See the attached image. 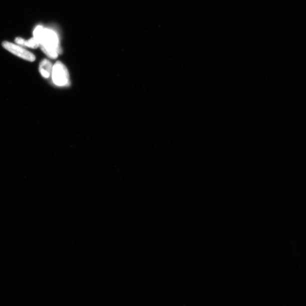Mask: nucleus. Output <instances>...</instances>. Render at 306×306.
Instances as JSON below:
<instances>
[{
  "instance_id": "1",
  "label": "nucleus",
  "mask_w": 306,
  "mask_h": 306,
  "mask_svg": "<svg viewBox=\"0 0 306 306\" xmlns=\"http://www.w3.org/2000/svg\"><path fill=\"white\" fill-rule=\"evenodd\" d=\"M33 37L38 41L42 50L47 57L53 59L58 58L62 50L59 37L55 30L38 25L34 30Z\"/></svg>"
},
{
  "instance_id": "2",
  "label": "nucleus",
  "mask_w": 306,
  "mask_h": 306,
  "mask_svg": "<svg viewBox=\"0 0 306 306\" xmlns=\"http://www.w3.org/2000/svg\"><path fill=\"white\" fill-rule=\"evenodd\" d=\"M51 77L53 83L59 87H65L70 83L68 69L61 62H57L54 65Z\"/></svg>"
},
{
  "instance_id": "3",
  "label": "nucleus",
  "mask_w": 306,
  "mask_h": 306,
  "mask_svg": "<svg viewBox=\"0 0 306 306\" xmlns=\"http://www.w3.org/2000/svg\"><path fill=\"white\" fill-rule=\"evenodd\" d=\"M2 46L11 53L27 61L33 62L36 60V56L23 46L7 41H4Z\"/></svg>"
},
{
  "instance_id": "4",
  "label": "nucleus",
  "mask_w": 306,
  "mask_h": 306,
  "mask_svg": "<svg viewBox=\"0 0 306 306\" xmlns=\"http://www.w3.org/2000/svg\"><path fill=\"white\" fill-rule=\"evenodd\" d=\"M53 64L48 59L43 60L39 67V71L43 78L48 79L51 77L53 68Z\"/></svg>"
},
{
  "instance_id": "5",
  "label": "nucleus",
  "mask_w": 306,
  "mask_h": 306,
  "mask_svg": "<svg viewBox=\"0 0 306 306\" xmlns=\"http://www.w3.org/2000/svg\"><path fill=\"white\" fill-rule=\"evenodd\" d=\"M15 42L17 45L30 49H36L40 47L38 41L34 37L30 38L29 40H25L23 38L17 37L16 38Z\"/></svg>"
}]
</instances>
